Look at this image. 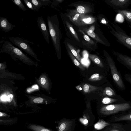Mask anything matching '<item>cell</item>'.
Returning a JSON list of instances; mask_svg holds the SVG:
<instances>
[{"mask_svg":"<svg viewBox=\"0 0 131 131\" xmlns=\"http://www.w3.org/2000/svg\"><path fill=\"white\" fill-rule=\"evenodd\" d=\"M75 126L74 119L63 118L59 123L58 131H72Z\"/></svg>","mask_w":131,"mask_h":131,"instance_id":"8","label":"cell"},{"mask_svg":"<svg viewBox=\"0 0 131 131\" xmlns=\"http://www.w3.org/2000/svg\"><path fill=\"white\" fill-rule=\"evenodd\" d=\"M103 131H125L123 127L118 124L111 125Z\"/></svg>","mask_w":131,"mask_h":131,"instance_id":"18","label":"cell"},{"mask_svg":"<svg viewBox=\"0 0 131 131\" xmlns=\"http://www.w3.org/2000/svg\"><path fill=\"white\" fill-rule=\"evenodd\" d=\"M83 92L84 93H89L97 90L99 88L88 83H85L82 85Z\"/></svg>","mask_w":131,"mask_h":131,"instance_id":"16","label":"cell"},{"mask_svg":"<svg viewBox=\"0 0 131 131\" xmlns=\"http://www.w3.org/2000/svg\"><path fill=\"white\" fill-rule=\"evenodd\" d=\"M13 2L17 5L19 9L23 11L27 10L25 6L20 0H12Z\"/></svg>","mask_w":131,"mask_h":131,"instance_id":"27","label":"cell"},{"mask_svg":"<svg viewBox=\"0 0 131 131\" xmlns=\"http://www.w3.org/2000/svg\"><path fill=\"white\" fill-rule=\"evenodd\" d=\"M104 77L100 74L96 73L93 74L88 79V80L90 81L94 82L100 81Z\"/></svg>","mask_w":131,"mask_h":131,"instance_id":"23","label":"cell"},{"mask_svg":"<svg viewBox=\"0 0 131 131\" xmlns=\"http://www.w3.org/2000/svg\"><path fill=\"white\" fill-rule=\"evenodd\" d=\"M36 7L38 10L42 6L48 5L51 3L50 0H29Z\"/></svg>","mask_w":131,"mask_h":131,"instance_id":"14","label":"cell"},{"mask_svg":"<svg viewBox=\"0 0 131 131\" xmlns=\"http://www.w3.org/2000/svg\"><path fill=\"white\" fill-rule=\"evenodd\" d=\"M83 123L84 124H86L88 122V121L86 119H84L83 121Z\"/></svg>","mask_w":131,"mask_h":131,"instance_id":"37","label":"cell"},{"mask_svg":"<svg viewBox=\"0 0 131 131\" xmlns=\"http://www.w3.org/2000/svg\"><path fill=\"white\" fill-rule=\"evenodd\" d=\"M110 125V124L103 119H100L94 125V127L97 129H101L105 127Z\"/></svg>","mask_w":131,"mask_h":131,"instance_id":"22","label":"cell"},{"mask_svg":"<svg viewBox=\"0 0 131 131\" xmlns=\"http://www.w3.org/2000/svg\"><path fill=\"white\" fill-rule=\"evenodd\" d=\"M130 108V104L126 102L103 105L101 107L99 112L102 114L109 115L126 111Z\"/></svg>","mask_w":131,"mask_h":131,"instance_id":"5","label":"cell"},{"mask_svg":"<svg viewBox=\"0 0 131 131\" xmlns=\"http://www.w3.org/2000/svg\"><path fill=\"white\" fill-rule=\"evenodd\" d=\"M89 57L92 61L98 66L101 68L104 67L102 61L100 58L96 55L95 54H90L89 55Z\"/></svg>","mask_w":131,"mask_h":131,"instance_id":"17","label":"cell"},{"mask_svg":"<svg viewBox=\"0 0 131 131\" xmlns=\"http://www.w3.org/2000/svg\"><path fill=\"white\" fill-rule=\"evenodd\" d=\"M91 20V18H84L83 19V21L86 23H88Z\"/></svg>","mask_w":131,"mask_h":131,"instance_id":"34","label":"cell"},{"mask_svg":"<svg viewBox=\"0 0 131 131\" xmlns=\"http://www.w3.org/2000/svg\"><path fill=\"white\" fill-rule=\"evenodd\" d=\"M126 120L131 121V113L116 117L114 119L116 122Z\"/></svg>","mask_w":131,"mask_h":131,"instance_id":"24","label":"cell"},{"mask_svg":"<svg viewBox=\"0 0 131 131\" xmlns=\"http://www.w3.org/2000/svg\"><path fill=\"white\" fill-rule=\"evenodd\" d=\"M103 96L106 97H112L116 95V93L113 90L109 87H106L103 92Z\"/></svg>","mask_w":131,"mask_h":131,"instance_id":"20","label":"cell"},{"mask_svg":"<svg viewBox=\"0 0 131 131\" xmlns=\"http://www.w3.org/2000/svg\"><path fill=\"white\" fill-rule=\"evenodd\" d=\"M2 98L1 99L2 100H5L7 98H6V97L5 95H3V96L1 98Z\"/></svg>","mask_w":131,"mask_h":131,"instance_id":"38","label":"cell"},{"mask_svg":"<svg viewBox=\"0 0 131 131\" xmlns=\"http://www.w3.org/2000/svg\"><path fill=\"white\" fill-rule=\"evenodd\" d=\"M54 16L47 17L48 27L52 41L56 51L58 55L61 51L60 40L61 34L58 21Z\"/></svg>","mask_w":131,"mask_h":131,"instance_id":"2","label":"cell"},{"mask_svg":"<svg viewBox=\"0 0 131 131\" xmlns=\"http://www.w3.org/2000/svg\"><path fill=\"white\" fill-rule=\"evenodd\" d=\"M118 101V100L117 99L105 97L102 99V101L103 104H106L113 103Z\"/></svg>","mask_w":131,"mask_h":131,"instance_id":"25","label":"cell"},{"mask_svg":"<svg viewBox=\"0 0 131 131\" xmlns=\"http://www.w3.org/2000/svg\"><path fill=\"white\" fill-rule=\"evenodd\" d=\"M79 16V14H76L72 18V20L73 21H75L77 20Z\"/></svg>","mask_w":131,"mask_h":131,"instance_id":"35","label":"cell"},{"mask_svg":"<svg viewBox=\"0 0 131 131\" xmlns=\"http://www.w3.org/2000/svg\"><path fill=\"white\" fill-rule=\"evenodd\" d=\"M0 52H4L9 54L14 60H16V58L26 64L36 66V63L31 59L8 41H5L3 43Z\"/></svg>","mask_w":131,"mask_h":131,"instance_id":"1","label":"cell"},{"mask_svg":"<svg viewBox=\"0 0 131 131\" xmlns=\"http://www.w3.org/2000/svg\"><path fill=\"white\" fill-rule=\"evenodd\" d=\"M114 10L115 12L121 14L125 21L131 26V9Z\"/></svg>","mask_w":131,"mask_h":131,"instance_id":"12","label":"cell"},{"mask_svg":"<svg viewBox=\"0 0 131 131\" xmlns=\"http://www.w3.org/2000/svg\"><path fill=\"white\" fill-rule=\"evenodd\" d=\"M84 38L85 40L90 43L92 44H94V42L90 39V38L87 35H85L84 36Z\"/></svg>","mask_w":131,"mask_h":131,"instance_id":"32","label":"cell"},{"mask_svg":"<svg viewBox=\"0 0 131 131\" xmlns=\"http://www.w3.org/2000/svg\"><path fill=\"white\" fill-rule=\"evenodd\" d=\"M87 33L90 36L95 40L97 42L107 46H110V43H107L101 39L92 30H88L86 31Z\"/></svg>","mask_w":131,"mask_h":131,"instance_id":"15","label":"cell"},{"mask_svg":"<svg viewBox=\"0 0 131 131\" xmlns=\"http://www.w3.org/2000/svg\"><path fill=\"white\" fill-rule=\"evenodd\" d=\"M125 78L127 81L131 84V74H127L125 75Z\"/></svg>","mask_w":131,"mask_h":131,"instance_id":"31","label":"cell"},{"mask_svg":"<svg viewBox=\"0 0 131 131\" xmlns=\"http://www.w3.org/2000/svg\"><path fill=\"white\" fill-rule=\"evenodd\" d=\"M67 45L68 47L73 55L78 60L79 62L81 63L82 58L79 54L75 50L73 46L71 45L69 43H67Z\"/></svg>","mask_w":131,"mask_h":131,"instance_id":"21","label":"cell"},{"mask_svg":"<svg viewBox=\"0 0 131 131\" xmlns=\"http://www.w3.org/2000/svg\"><path fill=\"white\" fill-rule=\"evenodd\" d=\"M68 52L69 56L75 65L81 69L84 70H85L84 68L73 55L69 49L68 50Z\"/></svg>","mask_w":131,"mask_h":131,"instance_id":"19","label":"cell"},{"mask_svg":"<svg viewBox=\"0 0 131 131\" xmlns=\"http://www.w3.org/2000/svg\"><path fill=\"white\" fill-rule=\"evenodd\" d=\"M33 101L34 102L36 103H40L43 101V99L41 97H38L34 99Z\"/></svg>","mask_w":131,"mask_h":131,"instance_id":"29","label":"cell"},{"mask_svg":"<svg viewBox=\"0 0 131 131\" xmlns=\"http://www.w3.org/2000/svg\"><path fill=\"white\" fill-rule=\"evenodd\" d=\"M76 89L79 91H80L82 90V85H78L75 87Z\"/></svg>","mask_w":131,"mask_h":131,"instance_id":"36","label":"cell"},{"mask_svg":"<svg viewBox=\"0 0 131 131\" xmlns=\"http://www.w3.org/2000/svg\"><path fill=\"white\" fill-rule=\"evenodd\" d=\"M13 95L12 94L9 95L7 97V100L9 102H10L13 99Z\"/></svg>","mask_w":131,"mask_h":131,"instance_id":"33","label":"cell"},{"mask_svg":"<svg viewBox=\"0 0 131 131\" xmlns=\"http://www.w3.org/2000/svg\"><path fill=\"white\" fill-rule=\"evenodd\" d=\"M3 115V113H1V112H0V117H1Z\"/></svg>","mask_w":131,"mask_h":131,"instance_id":"40","label":"cell"},{"mask_svg":"<svg viewBox=\"0 0 131 131\" xmlns=\"http://www.w3.org/2000/svg\"><path fill=\"white\" fill-rule=\"evenodd\" d=\"M111 24L114 28L111 26L110 27L111 32L117 41L131 50V36L128 35L115 22Z\"/></svg>","mask_w":131,"mask_h":131,"instance_id":"3","label":"cell"},{"mask_svg":"<svg viewBox=\"0 0 131 131\" xmlns=\"http://www.w3.org/2000/svg\"><path fill=\"white\" fill-rule=\"evenodd\" d=\"M37 22L38 26L41 31L43 37L47 43L49 42V34L46 22L42 16L37 17Z\"/></svg>","mask_w":131,"mask_h":131,"instance_id":"10","label":"cell"},{"mask_svg":"<svg viewBox=\"0 0 131 131\" xmlns=\"http://www.w3.org/2000/svg\"><path fill=\"white\" fill-rule=\"evenodd\" d=\"M23 1L27 7L30 9L35 11H38L36 7L29 0H23Z\"/></svg>","mask_w":131,"mask_h":131,"instance_id":"28","label":"cell"},{"mask_svg":"<svg viewBox=\"0 0 131 131\" xmlns=\"http://www.w3.org/2000/svg\"><path fill=\"white\" fill-rule=\"evenodd\" d=\"M77 11L80 14L83 13L85 11V8L82 6H79L77 7Z\"/></svg>","mask_w":131,"mask_h":131,"instance_id":"30","label":"cell"},{"mask_svg":"<svg viewBox=\"0 0 131 131\" xmlns=\"http://www.w3.org/2000/svg\"><path fill=\"white\" fill-rule=\"evenodd\" d=\"M107 3L114 9H127L131 4V0H108Z\"/></svg>","mask_w":131,"mask_h":131,"instance_id":"7","label":"cell"},{"mask_svg":"<svg viewBox=\"0 0 131 131\" xmlns=\"http://www.w3.org/2000/svg\"><path fill=\"white\" fill-rule=\"evenodd\" d=\"M66 22L68 27L69 28L70 31L71 32L72 35L78 41H80V40L78 37L77 34L72 26L68 21H66Z\"/></svg>","mask_w":131,"mask_h":131,"instance_id":"26","label":"cell"},{"mask_svg":"<svg viewBox=\"0 0 131 131\" xmlns=\"http://www.w3.org/2000/svg\"><path fill=\"white\" fill-rule=\"evenodd\" d=\"M113 53L118 61L131 70V57L114 51Z\"/></svg>","mask_w":131,"mask_h":131,"instance_id":"9","label":"cell"},{"mask_svg":"<svg viewBox=\"0 0 131 131\" xmlns=\"http://www.w3.org/2000/svg\"><path fill=\"white\" fill-rule=\"evenodd\" d=\"M15 26L8 21L6 18L3 17H0V28L3 31L8 32L12 30Z\"/></svg>","mask_w":131,"mask_h":131,"instance_id":"11","label":"cell"},{"mask_svg":"<svg viewBox=\"0 0 131 131\" xmlns=\"http://www.w3.org/2000/svg\"><path fill=\"white\" fill-rule=\"evenodd\" d=\"M9 38L13 44L33 57L37 61H40V60L38 59L37 56L28 44V41L27 40L18 37H10Z\"/></svg>","mask_w":131,"mask_h":131,"instance_id":"6","label":"cell"},{"mask_svg":"<svg viewBox=\"0 0 131 131\" xmlns=\"http://www.w3.org/2000/svg\"><path fill=\"white\" fill-rule=\"evenodd\" d=\"M104 55L110 69L112 75L115 83L120 89L125 90V86L114 60L107 52H105Z\"/></svg>","mask_w":131,"mask_h":131,"instance_id":"4","label":"cell"},{"mask_svg":"<svg viewBox=\"0 0 131 131\" xmlns=\"http://www.w3.org/2000/svg\"><path fill=\"white\" fill-rule=\"evenodd\" d=\"M38 82L43 88L48 91L49 89V83L48 80L45 75H42L39 78Z\"/></svg>","mask_w":131,"mask_h":131,"instance_id":"13","label":"cell"},{"mask_svg":"<svg viewBox=\"0 0 131 131\" xmlns=\"http://www.w3.org/2000/svg\"><path fill=\"white\" fill-rule=\"evenodd\" d=\"M41 131H50L49 130L47 129H43Z\"/></svg>","mask_w":131,"mask_h":131,"instance_id":"39","label":"cell"}]
</instances>
